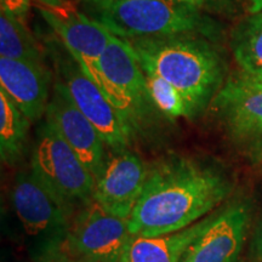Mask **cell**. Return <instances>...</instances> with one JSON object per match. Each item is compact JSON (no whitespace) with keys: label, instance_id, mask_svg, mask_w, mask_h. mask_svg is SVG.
<instances>
[{"label":"cell","instance_id":"4","mask_svg":"<svg viewBox=\"0 0 262 262\" xmlns=\"http://www.w3.org/2000/svg\"><path fill=\"white\" fill-rule=\"evenodd\" d=\"M49 49L55 63L57 80L64 85L78 110L96 127L107 146L117 153L126 150L131 127L122 114L64 47L52 42Z\"/></svg>","mask_w":262,"mask_h":262},{"label":"cell","instance_id":"26","mask_svg":"<svg viewBox=\"0 0 262 262\" xmlns=\"http://www.w3.org/2000/svg\"><path fill=\"white\" fill-rule=\"evenodd\" d=\"M176 2L181 3V4H185V5L192 6V8L198 9L199 6H202V5H203V3H204L205 0H176Z\"/></svg>","mask_w":262,"mask_h":262},{"label":"cell","instance_id":"22","mask_svg":"<svg viewBox=\"0 0 262 262\" xmlns=\"http://www.w3.org/2000/svg\"><path fill=\"white\" fill-rule=\"evenodd\" d=\"M250 253L254 262H262V221L255 231Z\"/></svg>","mask_w":262,"mask_h":262},{"label":"cell","instance_id":"2","mask_svg":"<svg viewBox=\"0 0 262 262\" xmlns=\"http://www.w3.org/2000/svg\"><path fill=\"white\" fill-rule=\"evenodd\" d=\"M127 41L143 71L157 74L181 93L188 118L199 116L222 88L225 66L221 55L198 33Z\"/></svg>","mask_w":262,"mask_h":262},{"label":"cell","instance_id":"14","mask_svg":"<svg viewBox=\"0 0 262 262\" xmlns=\"http://www.w3.org/2000/svg\"><path fill=\"white\" fill-rule=\"evenodd\" d=\"M51 73L45 63L0 57V89L31 123L47 113Z\"/></svg>","mask_w":262,"mask_h":262},{"label":"cell","instance_id":"21","mask_svg":"<svg viewBox=\"0 0 262 262\" xmlns=\"http://www.w3.org/2000/svg\"><path fill=\"white\" fill-rule=\"evenodd\" d=\"M41 262H90V261L81 260V258L72 256V255L68 254L60 244H56L54 245L50 250L44 254Z\"/></svg>","mask_w":262,"mask_h":262},{"label":"cell","instance_id":"25","mask_svg":"<svg viewBox=\"0 0 262 262\" xmlns=\"http://www.w3.org/2000/svg\"><path fill=\"white\" fill-rule=\"evenodd\" d=\"M262 11V0H249V12L256 14Z\"/></svg>","mask_w":262,"mask_h":262},{"label":"cell","instance_id":"8","mask_svg":"<svg viewBox=\"0 0 262 262\" xmlns=\"http://www.w3.org/2000/svg\"><path fill=\"white\" fill-rule=\"evenodd\" d=\"M129 219L91 201L74 219L60 244L72 256L90 262H119L131 238Z\"/></svg>","mask_w":262,"mask_h":262},{"label":"cell","instance_id":"19","mask_svg":"<svg viewBox=\"0 0 262 262\" xmlns=\"http://www.w3.org/2000/svg\"><path fill=\"white\" fill-rule=\"evenodd\" d=\"M145 74L150 98L160 112L169 118H188L187 106L181 93L157 74L150 72H145Z\"/></svg>","mask_w":262,"mask_h":262},{"label":"cell","instance_id":"5","mask_svg":"<svg viewBox=\"0 0 262 262\" xmlns=\"http://www.w3.org/2000/svg\"><path fill=\"white\" fill-rule=\"evenodd\" d=\"M32 172L67 204L93 201L94 178L49 119L38 130Z\"/></svg>","mask_w":262,"mask_h":262},{"label":"cell","instance_id":"27","mask_svg":"<svg viewBox=\"0 0 262 262\" xmlns=\"http://www.w3.org/2000/svg\"><path fill=\"white\" fill-rule=\"evenodd\" d=\"M35 3H40V4L45 5H56L63 2V0H34Z\"/></svg>","mask_w":262,"mask_h":262},{"label":"cell","instance_id":"24","mask_svg":"<svg viewBox=\"0 0 262 262\" xmlns=\"http://www.w3.org/2000/svg\"><path fill=\"white\" fill-rule=\"evenodd\" d=\"M241 75L248 81L249 84L253 85L254 88H256L258 90H262V75H258V77H250V75H245V74H241Z\"/></svg>","mask_w":262,"mask_h":262},{"label":"cell","instance_id":"13","mask_svg":"<svg viewBox=\"0 0 262 262\" xmlns=\"http://www.w3.org/2000/svg\"><path fill=\"white\" fill-rule=\"evenodd\" d=\"M148 169L139 157L123 150L107 162L95 182L93 201L111 214L130 219L145 186Z\"/></svg>","mask_w":262,"mask_h":262},{"label":"cell","instance_id":"3","mask_svg":"<svg viewBox=\"0 0 262 262\" xmlns=\"http://www.w3.org/2000/svg\"><path fill=\"white\" fill-rule=\"evenodd\" d=\"M98 21L126 40L199 33L204 27L195 8L176 0H113L98 11Z\"/></svg>","mask_w":262,"mask_h":262},{"label":"cell","instance_id":"16","mask_svg":"<svg viewBox=\"0 0 262 262\" xmlns=\"http://www.w3.org/2000/svg\"><path fill=\"white\" fill-rule=\"evenodd\" d=\"M231 48L242 74L262 75V11L250 14L235 26Z\"/></svg>","mask_w":262,"mask_h":262},{"label":"cell","instance_id":"12","mask_svg":"<svg viewBox=\"0 0 262 262\" xmlns=\"http://www.w3.org/2000/svg\"><path fill=\"white\" fill-rule=\"evenodd\" d=\"M250 220V203H231L212 214L204 231L188 248V254L194 262H239Z\"/></svg>","mask_w":262,"mask_h":262},{"label":"cell","instance_id":"23","mask_svg":"<svg viewBox=\"0 0 262 262\" xmlns=\"http://www.w3.org/2000/svg\"><path fill=\"white\" fill-rule=\"evenodd\" d=\"M85 2H86L88 4H90L91 6H94L98 12L101 11V10L106 9L107 6L113 2V0H85Z\"/></svg>","mask_w":262,"mask_h":262},{"label":"cell","instance_id":"20","mask_svg":"<svg viewBox=\"0 0 262 262\" xmlns=\"http://www.w3.org/2000/svg\"><path fill=\"white\" fill-rule=\"evenodd\" d=\"M0 5L2 10L25 22L31 9V0H0Z\"/></svg>","mask_w":262,"mask_h":262},{"label":"cell","instance_id":"1","mask_svg":"<svg viewBox=\"0 0 262 262\" xmlns=\"http://www.w3.org/2000/svg\"><path fill=\"white\" fill-rule=\"evenodd\" d=\"M232 191L228 176L187 158H170L147 171L129 219L133 235L156 237L187 228L210 214Z\"/></svg>","mask_w":262,"mask_h":262},{"label":"cell","instance_id":"10","mask_svg":"<svg viewBox=\"0 0 262 262\" xmlns=\"http://www.w3.org/2000/svg\"><path fill=\"white\" fill-rule=\"evenodd\" d=\"M12 204L25 232L31 237L67 233L72 205L62 201L34 173L21 172L12 189Z\"/></svg>","mask_w":262,"mask_h":262},{"label":"cell","instance_id":"9","mask_svg":"<svg viewBox=\"0 0 262 262\" xmlns=\"http://www.w3.org/2000/svg\"><path fill=\"white\" fill-rule=\"evenodd\" d=\"M35 8L56 33L66 50L102 89L98 63L113 33L98 19L88 17L71 0H63L56 5L35 3Z\"/></svg>","mask_w":262,"mask_h":262},{"label":"cell","instance_id":"6","mask_svg":"<svg viewBox=\"0 0 262 262\" xmlns=\"http://www.w3.org/2000/svg\"><path fill=\"white\" fill-rule=\"evenodd\" d=\"M102 91L130 127L135 126L153 101L136 52L126 39L113 35L98 63Z\"/></svg>","mask_w":262,"mask_h":262},{"label":"cell","instance_id":"11","mask_svg":"<svg viewBox=\"0 0 262 262\" xmlns=\"http://www.w3.org/2000/svg\"><path fill=\"white\" fill-rule=\"evenodd\" d=\"M45 117L54 124L96 182L107 164L104 160L106 143L96 127L78 110L60 80L55 84Z\"/></svg>","mask_w":262,"mask_h":262},{"label":"cell","instance_id":"28","mask_svg":"<svg viewBox=\"0 0 262 262\" xmlns=\"http://www.w3.org/2000/svg\"><path fill=\"white\" fill-rule=\"evenodd\" d=\"M180 262H194V260H193L191 255L188 254V251H186L185 255H183L182 258H181V261H180Z\"/></svg>","mask_w":262,"mask_h":262},{"label":"cell","instance_id":"17","mask_svg":"<svg viewBox=\"0 0 262 262\" xmlns=\"http://www.w3.org/2000/svg\"><path fill=\"white\" fill-rule=\"evenodd\" d=\"M29 124L31 120L0 89V156L3 162L15 164L21 159L27 143Z\"/></svg>","mask_w":262,"mask_h":262},{"label":"cell","instance_id":"18","mask_svg":"<svg viewBox=\"0 0 262 262\" xmlns=\"http://www.w3.org/2000/svg\"><path fill=\"white\" fill-rule=\"evenodd\" d=\"M45 54L25 22L0 12V57L44 63Z\"/></svg>","mask_w":262,"mask_h":262},{"label":"cell","instance_id":"15","mask_svg":"<svg viewBox=\"0 0 262 262\" xmlns=\"http://www.w3.org/2000/svg\"><path fill=\"white\" fill-rule=\"evenodd\" d=\"M211 216L212 214L173 233L156 237L134 235L119 262H180L210 222Z\"/></svg>","mask_w":262,"mask_h":262},{"label":"cell","instance_id":"7","mask_svg":"<svg viewBox=\"0 0 262 262\" xmlns=\"http://www.w3.org/2000/svg\"><path fill=\"white\" fill-rule=\"evenodd\" d=\"M211 106L232 145L253 165H261L262 90L238 75L222 85Z\"/></svg>","mask_w":262,"mask_h":262}]
</instances>
